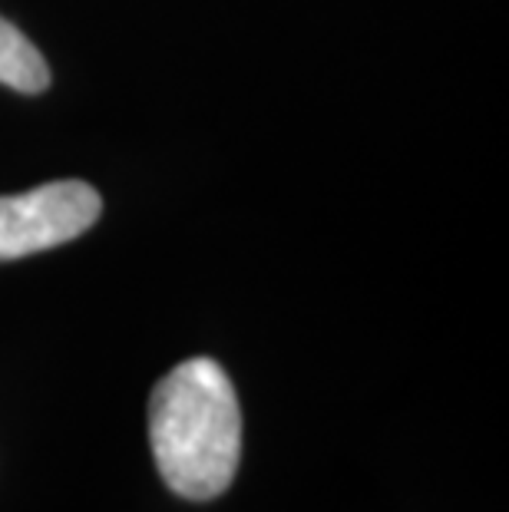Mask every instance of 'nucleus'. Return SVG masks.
<instances>
[{"mask_svg": "<svg viewBox=\"0 0 509 512\" xmlns=\"http://www.w3.org/2000/svg\"><path fill=\"white\" fill-rule=\"evenodd\" d=\"M149 446L176 496L209 503L232 486L242 460V410L212 357L169 370L149 394Z\"/></svg>", "mask_w": 509, "mask_h": 512, "instance_id": "obj_1", "label": "nucleus"}, {"mask_svg": "<svg viewBox=\"0 0 509 512\" xmlns=\"http://www.w3.org/2000/svg\"><path fill=\"white\" fill-rule=\"evenodd\" d=\"M100 215V192L83 179H60L20 195H0V261L67 245L93 228Z\"/></svg>", "mask_w": 509, "mask_h": 512, "instance_id": "obj_2", "label": "nucleus"}, {"mask_svg": "<svg viewBox=\"0 0 509 512\" xmlns=\"http://www.w3.org/2000/svg\"><path fill=\"white\" fill-rule=\"evenodd\" d=\"M0 83L27 96H37L50 86V67L43 53L4 17H0Z\"/></svg>", "mask_w": 509, "mask_h": 512, "instance_id": "obj_3", "label": "nucleus"}]
</instances>
